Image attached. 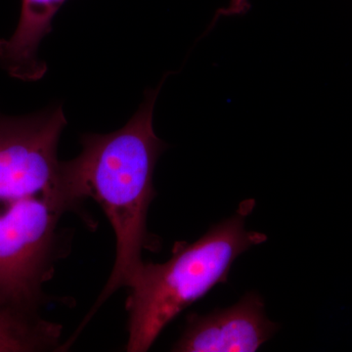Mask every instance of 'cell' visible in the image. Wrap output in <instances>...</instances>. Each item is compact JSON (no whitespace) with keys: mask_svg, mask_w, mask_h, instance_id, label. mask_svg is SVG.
<instances>
[{"mask_svg":"<svg viewBox=\"0 0 352 352\" xmlns=\"http://www.w3.org/2000/svg\"><path fill=\"white\" fill-rule=\"evenodd\" d=\"M67 124L62 105L0 112V307L39 314L43 285L63 254L60 223L78 208L58 159Z\"/></svg>","mask_w":352,"mask_h":352,"instance_id":"cell-1","label":"cell"},{"mask_svg":"<svg viewBox=\"0 0 352 352\" xmlns=\"http://www.w3.org/2000/svg\"><path fill=\"white\" fill-rule=\"evenodd\" d=\"M146 89L144 99L126 126L108 134L80 136L82 152L63 162L65 182L80 206L91 198L100 205L116 235V261L107 284L87 315L80 330L118 289L129 288L142 266L149 245L147 214L157 193L153 176L168 145L153 127L155 106L164 80Z\"/></svg>","mask_w":352,"mask_h":352,"instance_id":"cell-2","label":"cell"},{"mask_svg":"<svg viewBox=\"0 0 352 352\" xmlns=\"http://www.w3.org/2000/svg\"><path fill=\"white\" fill-rule=\"evenodd\" d=\"M254 200L240 204L230 219L215 224L188 244L177 242L170 261L143 263L131 287L126 308L129 340L126 351H149L164 328L185 308L226 283L238 256L267 240L265 234L245 228Z\"/></svg>","mask_w":352,"mask_h":352,"instance_id":"cell-3","label":"cell"},{"mask_svg":"<svg viewBox=\"0 0 352 352\" xmlns=\"http://www.w3.org/2000/svg\"><path fill=\"white\" fill-rule=\"evenodd\" d=\"M261 296L248 293L226 309L191 314L173 346L177 352H254L272 337L277 325L268 320Z\"/></svg>","mask_w":352,"mask_h":352,"instance_id":"cell-4","label":"cell"},{"mask_svg":"<svg viewBox=\"0 0 352 352\" xmlns=\"http://www.w3.org/2000/svg\"><path fill=\"white\" fill-rule=\"evenodd\" d=\"M67 0H22L19 23L12 36L0 38V69L22 82H38L47 72L39 58L41 41Z\"/></svg>","mask_w":352,"mask_h":352,"instance_id":"cell-5","label":"cell"},{"mask_svg":"<svg viewBox=\"0 0 352 352\" xmlns=\"http://www.w3.org/2000/svg\"><path fill=\"white\" fill-rule=\"evenodd\" d=\"M62 326L39 314L0 307V352L62 351Z\"/></svg>","mask_w":352,"mask_h":352,"instance_id":"cell-6","label":"cell"}]
</instances>
